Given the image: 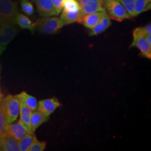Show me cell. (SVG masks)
<instances>
[{"label": "cell", "instance_id": "1", "mask_svg": "<svg viewBox=\"0 0 151 151\" xmlns=\"http://www.w3.org/2000/svg\"><path fill=\"white\" fill-rule=\"evenodd\" d=\"M1 104L5 113L7 123L16 122L20 112V101L16 95H7L4 99H2Z\"/></svg>", "mask_w": 151, "mask_h": 151}, {"label": "cell", "instance_id": "2", "mask_svg": "<svg viewBox=\"0 0 151 151\" xmlns=\"http://www.w3.org/2000/svg\"><path fill=\"white\" fill-rule=\"evenodd\" d=\"M104 6L109 17L116 21L122 22L131 17L124 6L117 0H104Z\"/></svg>", "mask_w": 151, "mask_h": 151}, {"label": "cell", "instance_id": "3", "mask_svg": "<svg viewBox=\"0 0 151 151\" xmlns=\"http://www.w3.org/2000/svg\"><path fill=\"white\" fill-rule=\"evenodd\" d=\"M63 25L60 19L56 17H43L35 23V29L44 34H53L57 32Z\"/></svg>", "mask_w": 151, "mask_h": 151}, {"label": "cell", "instance_id": "4", "mask_svg": "<svg viewBox=\"0 0 151 151\" xmlns=\"http://www.w3.org/2000/svg\"><path fill=\"white\" fill-rule=\"evenodd\" d=\"M133 40L131 47L139 49L141 54L148 59L151 58V45L146 39V34L143 27H137L133 32Z\"/></svg>", "mask_w": 151, "mask_h": 151}, {"label": "cell", "instance_id": "5", "mask_svg": "<svg viewBox=\"0 0 151 151\" xmlns=\"http://www.w3.org/2000/svg\"><path fill=\"white\" fill-rule=\"evenodd\" d=\"M17 12V4L16 2L12 0H0V18L6 22L14 24Z\"/></svg>", "mask_w": 151, "mask_h": 151}, {"label": "cell", "instance_id": "6", "mask_svg": "<svg viewBox=\"0 0 151 151\" xmlns=\"http://www.w3.org/2000/svg\"><path fill=\"white\" fill-rule=\"evenodd\" d=\"M80 4V14L81 23L85 15L97 11H105L104 0H77Z\"/></svg>", "mask_w": 151, "mask_h": 151}, {"label": "cell", "instance_id": "7", "mask_svg": "<svg viewBox=\"0 0 151 151\" xmlns=\"http://www.w3.org/2000/svg\"><path fill=\"white\" fill-rule=\"evenodd\" d=\"M5 133L6 135L17 141L20 140L27 133H29L20 121L15 123L6 124L5 127Z\"/></svg>", "mask_w": 151, "mask_h": 151}, {"label": "cell", "instance_id": "8", "mask_svg": "<svg viewBox=\"0 0 151 151\" xmlns=\"http://www.w3.org/2000/svg\"><path fill=\"white\" fill-rule=\"evenodd\" d=\"M35 4L38 14L42 17L57 16L59 14L51 0H33Z\"/></svg>", "mask_w": 151, "mask_h": 151}, {"label": "cell", "instance_id": "9", "mask_svg": "<svg viewBox=\"0 0 151 151\" xmlns=\"http://www.w3.org/2000/svg\"><path fill=\"white\" fill-rule=\"evenodd\" d=\"M60 105V104L58 100L56 97H52L39 101L37 110L44 115L49 117Z\"/></svg>", "mask_w": 151, "mask_h": 151}, {"label": "cell", "instance_id": "10", "mask_svg": "<svg viewBox=\"0 0 151 151\" xmlns=\"http://www.w3.org/2000/svg\"><path fill=\"white\" fill-rule=\"evenodd\" d=\"M18 32L13 24L6 22L0 32V44L6 48L7 45L14 39Z\"/></svg>", "mask_w": 151, "mask_h": 151}, {"label": "cell", "instance_id": "11", "mask_svg": "<svg viewBox=\"0 0 151 151\" xmlns=\"http://www.w3.org/2000/svg\"><path fill=\"white\" fill-rule=\"evenodd\" d=\"M108 15L106 11H97L86 15L82 20L81 23L85 27L91 29L97 25L104 16Z\"/></svg>", "mask_w": 151, "mask_h": 151}, {"label": "cell", "instance_id": "12", "mask_svg": "<svg viewBox=\"0 0 151 151\" xmlns=\"http://www.w3.org/2000/svg\"><path fill=\"white\" fill-rule=\"evenodd\" d=\"M20 101V120L19 121L23 124V125L26 128L27 132L29 133H32L31 132L30 127V119L32 113V111L27 106L24 104Z\"/></svg>", "mask_w": 151, "mask_h": 151}, {"label": "cell", "instance_id": "13", "mask_svg": "<svg viewBox=\"0 0 151 151\" xmlns=\"http://www.w3.org/2000/svg\"><path fill=\"white\" fill-rule=\"evenodd\" d=\"M0 151H20L18 141L5 135L0 138Z\"/></svg>", "mask_w": 151, "mask_h": 151}, {"label": "cell", "instance_id": "14", "mask_svg": "<svg viewBox=\"0 0 151 151\" xmlns=\"http://www.w3.org/2000/svg\"><path fill=\"white\" fill-rule=\"evenodd\" d=\"M49 117L44 115L38 110L32 111L30 119L31 132L34 133L35 131L44 123L48 120Z\"/></svg>", "mask_w": 151, "mask_h": 151}, {"label": "cell", "instance_id": "15", "mask_svg": "<svg viewBox=\"0 0 151 151\" xmlns=\"http://www.w3.org/2000/svg\"><path fill=\"white\" fill-rule=\"evenodd\" d=\"M14 24H16L21 28L28 29L32 32L35 30V23H34L27 15L19 12L15 16Z\"/></svg>", "mask_w": 151, "mask_h": 151}, {"label": "cell", "instance_id": "16", "mask_svg": "<svg viewBox=\"0 0 151 151\" xmlns=\"http://www.w3.org/2000/svg\"><path fill=\"white\" fill-rule=\"evenodd\" d=\"M19 101L24 103L27 106L30 108L32 111L37 110L38 102L37 99L32 95L28 94L26 92L22 91L16 95Z\"/></svg>", "mask_w": 151, "mask_h": 151}, {"label": "cell", "instance_id": "17", "mask_svg": "<svg viewBox=\"0 0 151 151\" xmlns=\"http://www.w3.org/2000/svg\"><path fill=\"white\" fill-rule=\"evenodd\" d=\"M111 25V19L107 15L104 16L103 19L99 22L97 25L91 29L90 32V36H96L105 32Z\"/></svg>", "mask_w": 151, "mask_h": 151}, {"label": "cell", "instance_id": "18", "mask_svg": "<svg viewBox=\"0 0 151 151\" xmlns=\"http://www.w3.org/2000/svg\"><path fill=\"white\" fill-rule=\"evenodd\" d=\"M60 19L63 26L76 22H78L79 23L81 22L80 11L72 12H67L63 10Z\"/></svg>", "mask_w": 151, "mask_h": 151}, {"label": "cell", "instance_id": "19", "mask_svg": "<svg viewBox=\"0 0 151 151\" xmlns=\"http://www.w3.org/2000/svg\"><path fill=\"white\" fill-rule=\"evenodd\" d=\"M37 139L34 133H27L18 141L20 151H29L33 142Z\"/></svg>", "mask_w": 151, "mask_h": 151}, {"label": "cell", "instance_id": "20", "mask_svg": "<svg viewBox=\"0 0 151 151\" xmlns=\"http://www.w3.org/2000/svg\"><path fill=\"white\" fill-rule=\"evenodd\" d=\"M151 0H135L134 14L135 16L151 9Z\"/></svg>", "mask_w": 151, "mask_h": 151}, {"label": "cell", "instance_id": "21", "mask_svg": "<svg viewBox=\"0 0 151 151\" xmlns=\"http://www.w3.org/2000/svg\"><path fill=\"white\" fill-rule=\"evenodd\" d=\"M80 7L77 0H63L62 10L67 12L80 11Z\"/></svg>", "mask_w": 151, "mask_h": 151}, {"label": "cell", "instance_id": "22", "mask_svg": "<svg viewBox=\"0 0 151 151\" xmlns=\"http://www.w3.org/2000/svg\"><path fill=\"white\" fill-rule=\"evenodd\" d=\"M20 6L22 11L27 16H31L34 13V8L29 0H21Z\"/></svg>", "mask_w": 151, "mask_h": 151}, {"label": "cell", "instance_id": "23", "mask_svg": "<svg viewBox=\"0 0 151 151\" xmlns=\"http://www.w3.org/2000/svg\"><path fill=\"white\" fill-rule=\"evenodd\" d=\"M119 2L124 6L125 9L128 12L131 17L135 16V14H134L135 0H120Z\"/></svg>", "mask_w": 151, "mask_h": 151}, {"label": "cell", "instance_id": "24", "mask_svg": "<svg viewBox=\"0 0 151 151\" xmlns=\"http://www.w3.org/2000/svg\"><path fill=\"white\" fill-rule=\"evenodd\" d=\"M6 124H7V123L6 122L5 113L0 103V138L6 135L5 127Z\"/></svg>", "mask_w": 151, "mask_h": 151}, {"label": "cell", "instance_id": "25", "mask_svg": "<svg viewBox=\"0 0 151 151\" xmlns=\"http://www.w3.org/2000/svg\"><path fill=\"white\" fill-rule=\"evenodd\" d=\"M45 147L46 143L45 142L39 141L37 139L33 142L29 151H43L45 150Z\"/></svg>", "mask_w": 151, "mask_h": 151}, {"label": "cell", "instance_id": "26", "mask_svg": "<svg viewBox=\"0 0 151 151\" xmlns=\"http://www.w3.org/2000/svg\"><path fill=\"white\" fill-rule=\"evenodd\" d=\"M53 5L55 8L56 10L60 14V12L62 10V2L63 0H51Z\"/></svg>", "mask_w": 151, "mask_h": 151}, {"label": "cell", "instance_id": "27", "mask_svg": "<svg viewBox=\"0 0 151 151\" xmlns=\"http://www.w3.org/2000/svg\"><path fill=\"white\" fill-rule=\"evenodd\" d=\"M144 31L146 34H151V23L147 24L146 26L143 27Z\"/></svg>", "mask_w": 151, "mask_h": 151}, {"label": "cell", "instance_id": "28", "mask_svg": "<svg viewBox=\"0 0 151 151\" xmlns=\"http://www.w3.org/2000/svg\"><path fill=\"white\" fill-rule=\"evenodd\" d=\"M6 23V22L4 20L0 18V32H1L2 29V28L4 27V26L5 25Z\"/></svg>", "mask_w": 151, "mask_h": 151}, {"label": "cell", "instance_id": "29", "mask_svg": "<svg viewBox=\"0 0 151 151\" xmlns=\"http://www.w3.org/2000/svg\"><path fill=\"white\" fill-rule=\"evenodd\" d=\"M6 47L2 46L1 44H0V55L2 54V53L4 52V50H5Z\"/></svg>", "mask_w": 151, "mask_h": 151}, {"label": "cell", "instance_id": "30", "mask_svg": "<svg viewBox=\"0 0 151 151\" xmlns=\"http://www.w3.org/2000/svg\"><path fill=\"white\" fill-rule=\"evenodd\" d=\"M2 97H3V95H2V93L1 87H0V99H2Z\"/></svg>", "mask_w": 151, "mask_h": 151}, {"label": "cell", "instance_id": "31", "mask_svg": "<svg viewBox=\"0 0 151 151\" xmlns=\"http://www.w3.org/2000/svg\"><path fill=\"white\" fill-rule=\"evenodd\" d=\"M0 76H1V66H0ZM0 78H1V77H0Z\"/></svg>", "mask_w": 151, "mask_h": 151}, {"label": "cell", "instance_id": "32", "mask_svg": "<svg viewBox=\"0 0 151 151\" xmlns=\"http://www.w3.org/2000/svg\"><path fill=\"white\" fill-rule=\"evenodd\" d=\"M1 100H2V99H0V103H1Z\"/></svg>", "mask_w": 151, "mask_h": 151}, {"label": "cell", "instance_id": "33", "mask_svg": "<svg viewBox=\"0 0 151 151\" xmlns=\"http://www.w3.org/2000/svg\"><path fill=\"white\" fill-rule=\"evenodd\" d=\"M117 1H120V0H117Z\"/></svg>", "mask_w": 151, "mask_h": 151}]
</instances>
